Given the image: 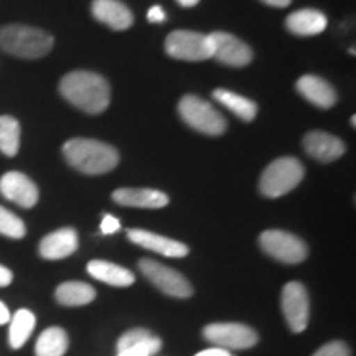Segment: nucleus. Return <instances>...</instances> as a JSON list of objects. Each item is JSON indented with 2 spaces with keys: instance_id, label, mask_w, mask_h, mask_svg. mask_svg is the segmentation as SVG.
Instances as JSON below:
<instances>
[{
  "instance_id": "obj_22",
  "label": "nucleus",
  "mask_w": 356,
  "mask_h": 356,
  "mask_svg": "<svg viewBox=\"0 0 356 356\" xmlns=\"http://www.w3.org/2000/svg\"><path fill=\"white\" fill-rule=\"evenodd\" d=\"M213 97L220 102V104L225 106L226 109H229L231 113H234L239 119L243 121H252L257 114V104L254 101L248 99L241 95H236L233 91H228V89L218 88L213 91Z\"/></svg>"
},
{
  "instance_id": "obj_33",
  "label": "nucleus",
  "mask_w": 356,
  "mask_h": 356,
  "mask_svg": "<svg viewBox=\"0 0 356 356\" xmlns=\"http://www.w3.org/2000/svg\"><path fill=\"white\" fill-rule=\"evenodd\" d=\"M195 356H233V355H231L228 350H222V348H218V346H215V348H208V350L200 351V353H197Z\"/></svg>"
},
{
  "instance_id": "obj_6",
  "label": "nucleus",
  "mask_w": 356,
  "mask_h": 356,
  "mask_svg": "<svg viewBox=\"0 0 356 356\" xmlns=\"http://www.w3.org/2000/svg\"><path fill=\"white\" fill-rule=\"evenodd\" d=\"M261 248L266 254L284 264H299L309 254V248L296 234L282 229H267L259 238Z\"/></svg>"
},
{
  "instance_id": "obj_28",
  "label": "nucleus",
  "mask_w": 356,
  "mask_h": 356,
  "mask_svg": "<svg viewBox=\"0 0 356 356\" xmlns=\"http://www.w3.org/2000/svg\"><path fill=\"white\" fill-rule=\"evenodd\" d=\"M150 337H152V333H150L149 330H145V328H132V330L126 332L118 340V353L131 348V346H134V345H139L140 341H144Z\"/></svg>"
},
{
  "instance_id": "obj_35",
  "label": "nucleus",
  "mask_w": 356,
  "mask_h": 356,
  "mask_svg": "<svg viewBox=\"0 0 356 356\" xmlns=\"http://www.w3.org/2000/svg\"><path fill=\"white\" fill-rule=\"evenodd\" d=\"M261 2H264L266 6H270L275 8H284V7L291 6L292 0H261Z\"/></svg>"
},
{
  "instance_id": "obj_20",
  "label": "nucleus",
  "mask_w": 356,
  "mask_h": 356,
  "mask_svg": "<svg viewBox=\"0 0 356 356\" xmlns=\"http://www.w3.org/2000/svg\"><path fill=\"white\" fill-rule=\"evenodd\" d=\"M88 273L101 282L109 284L113 287H129L132 286L136 275L126 267L114 264V262L95 259L88 264Z\"/></svg>"
},
{
  "instance_id": "obj_25",
  "label": "nucleus",
  "mask_w": 356,
  "mask_h": 356,
  "mask_svg": "<svg viewBox=\"0 0 356 356\" xmlns=\"http://www.w3.org/2000/svg\"><path fill=\"white\" fill-rule=\"evenodd\" d=\"M20 149V124L12 115H0V152L15 157Z\"/></svg>"
},
{
  "instance_id": "obj_3",
  "label": "nucleus",
  "mask_w": 356,
  "mask_h": 356,
  "mask_svg": "<svg viewBox=\"0 0 356 356\" xmlns=\"http://www.w3.org/2000/svg\"><path fill=\"white\" fill-rule=\"evenodd\" d=\"M53 44L51 35L37 26L12 24L0 29V48L12 56L37 60L47 56Z\"/></svg>"
},
{
  "instance_id": "obj_5",
  "label": "nucleus",
  "mask_w": 356,
  "mask_h": 356,
  "mask_svg": "<svg viewBox=\"0 0 356 356\" xmlns=\"http://www.w3.org/2000/svg\"><path fill=\"white\" fill-rule=\"evenodd\" d=\"M178 114L186 126L202 134L220 136L226 131V119L210 102L195 95L181 97V101L178 102Z\"/></svg>"
},
{
  "instance_id": "obj_11",
  "label": "nucleus",
  "mask_w": 356,
  "mask_h": 356,
  "mask_svg": "<svg viewBox=\"0 0 356 356\" xmlns=\"http://www.w3.org/2000/svg\"><path fill=\"white\" fill-rule=\"evenodd\" d=\"M211 43V58L222 65L241 68L252 61V50L243 40L226 32H213L208 35Z\"/></svg>"
},
{
  "instance_id": "obj_34",
  "label": "nucleus",
  "mask_w": 356,
  "mask_h": 356,
  "mask_svg": "<svg viewBox=\"0 0 356 356\" xmlns=\"http://www.w3.org/2000/svg\"><path fill=\"white\" fill-rule=\"evenodd\" d=\"M10 310H8V307L3 304V302H0V325H6L10 322Z\"/></svg>"
},
{
  "instance_id": "obj_14",
  "label": "nucleus",
  "mask_w": 356,
  "mask_h": 356,
  "mask_svg": "<svg viewBox=\"0 0 356 356\" xmlns=\"http://www.w3.org/2000/svg\"><path fill=\"white\" fill-rule=\"evenodd\" d=\"M78 249V233L73 228H61L47 234L40 241V256L47 261H60Z\"/></svg>"
},
{
  "instance_id": "obj_4",
  "label": "nucleus",
  "mask_w": 356,
  "mask_h": 356,
  "mask_svg": "<svg viewBox=\"0 0 356 356\" xmlns=\"http://www.w3.org/2000/svg\"><path fill=\"white\" fill-rule=\"evenodd\" d=\"M305 175V168L296 157H282L266 167L259 180L261 193L267 198H279L292 191Z\"/></svg>"
},
{
  "instance_id": "obj_1",
  "label": "nucleus",
  "mask_w": 356,
  "mask_h": 356,
  "mask_svg": "<svg viewBox=\"0 0 356 356\" xmlns=\"http://www.w3.org/2000/svg\"><path fill=\"white\" fill-rule=\"evenodd\" d=\"M60 92L86 114H101L108 109L111 101L109 83L92 71H71L65 74L60 81Z\"/></svg>"
},
{
  "instance_id": "obj_7",
  "label": "nucleus",
  "mask_w": 356,
  "mask_h": 356,
  "mask_svg": "<svg viewBox=\"0 0 356 356\" xmlns=\"http://www.w3.org/2000/svg\"><path fill=\"white\" fill-rule=\"evenodd\" d=\"M139 269L159 291L167 293V296L177 297V299H188L193 296V287L185 275L177 273L172 267L163 266L152 259H140Z\"/></svg>"
},
{
  "instance_id": "obj_12",
  "label": "nucleus",
  "mask_w": 356,
  "mask_h": 356,
  "mask_svg": "<svg viewBox=\"0 0 356 356\" xmlns=\"http://www.w3.org/2000/svg\"><path fill=\"white\" fill-rule=\"evenodd\" d=\"M0 195L22 208H33L38 203V186L22 172H7L0 177Z\"/></svg>"
},
{
  "instance_id": "obj_8",
  "label": "nucleus",
  "mask_w": 356,
  "mask_h": 356,
  "mask_svg": "<svg viewBox=\"0 0 356 356\" xmlns=\"http://www.w3.org/2000/svg\"><path fill=\"white\" fill-rule=\"evenodd\" d=\"M165 51L172 58L181 61L210 60V37L198 32H191V30H175L165 40Z\"/></svg>"
},
{
  "instance_id": "obj_17",
  "label": "nucleus",
  "mask_w": 356,
  "mask_h": 356,
  "mask_svg": "<svg viewBox=\"0 0 356 356\" xmlns=\"http://www.w3.org/2000/svg\"><path fill=\"white\" fill-rule=\"evenodd\" d=\"M299 95L310 104L322 109H330L337 102V92L333 86L323 78L315 74H304L296 84Z\"/></svg>"
},
{
  "instance_id": "obj_23",
  "label": "nucleus",
  "mask_w": 356,
  "mask_h": 356,
  "mask_svg": "<svg viewBox=\"0 0 356 356\" xmlns=\"http://www.w3.org/2000/svg\"><path fill=\"white\" fill-rule=\"evenodd\" d=\"M68 333L60 327H50L38 337L37 345H35V355L63 356L66 353V350H68Z\"/></svg>"
},
{
  "instance_id": "obj_19",
  "label": "nucleus",
  "mask_w": 356,
  "mask_h": 356,
  "mask_svg": "<svg viewBox=\"0 0 356 356\" xmlns=\"http://www.w3.org/2000/svg\"><path fill=\"white\" fill-rule=\"evenodd\" d=\"M327 17L315 8H302L291 13L286 20L287 30L299 37H315L327 29Z\"/></svg>"
},
{
  "instance_id": "obj_15",
  "label": "nucleus",
  "mask_w": 356,
  "mask_h": 356,
  "mask_svg": "<svg viewBox=\"0 0 356 356\" xmlns=\"http://www.w3.org/2000/svg\"><path fill=\"white\" fill-rule=\"evenodd\" d=\"M305 152L318 162H335L345 154V144L338 137L322 131H312L304 137Z\"/></svg>"
},
{
  "instance_id": "obj_36",
  "label": "nucleus",
  "mask_w": 356,
  "mask_h": 356,
  "mask_svg": "<svg viewBox=\"0 0 356 356\" xmlns=\"http://www.w3.org/2000/svg\"><path fill=\"white\" fill-rule=\"evenodd\" d=\"M177 2L180 3L181 7L190 8V7H195V6H197V3L200 2V0H177Z\"/></svg>"
},
{
  "instance_id": "obj_32",
  "label": "nucleus",
  "mask_w": 356,
  "mask_h": 356,
  "mask_svg": "<svg viewBox=\"0 0 356 356\" xmlns=\"http://www.w3.org/2000/svg\"><path fill=\"white\" fill-rule=\"evenodd\" d=\"M13 280V274L10 269H7L6 266L0 264V287H7L10 286Z\"/></svg>"
},
{
  "instance_id": "obj_27",
  "label": "nucleus",
  "mask_w": 356,
  "mask_h": 356,
  "mask_svg": "<svg viewBox=\"0 0 356 356\" xmlns=\"http://www.w3.org/2000/svg\"><path fill=\"white\" fill-rule=\"evenodd\" d=\"M160 348H162V340L152 335L147 338V340L140 341L139 345H134L131 348L121 351V353H118V356H154L159 353Z\"/></svg>"
},
{
  "instance_id": "obj_2",
  "label": "nucleus",
  "mask_w": 356,
  "mask_h": 356,
  "mask_svg": "<svg viewBox=\"0 0 356 356\" xmlns=\"http://www.w3.org/2000/svg\"><path fill=\"white\" fill-rule=\"evenodd\" d=\"M66 162L78 172L101 175L114 170L119 163V152L113 145L96 139H70L63 145Z\"/></svg>"
},
{
  "instance_id": "obj_29",
  "label": "nucleus",
  "mask_w": 356,
  "mask_h": 356,
  "mask_svg": "<svg viewBox=\"0 0 356 356\" xmlns=\"http://www.w3.org/2000/svg\"><path fill=\"white\" fill-rule=\"evenodd\" d=\"M314 356H350V348L343 341H330L315 351Z\"/></svg>"
},
{
  "instance_id": "obj_16",
  "label": "nucleus",
  "mask_w": 356,
  "mask_h": 356,
  "mask_svg": "<svg viewBox=\"0 0 356 356\" xmlns=\"http://www.w3.org/2000/svg\"><path fill=\"white\" fill-rule=\"evenodd\" d=\"M91 12L97 22L118 32L131 29L134 24L132 12L121 0H92Z\"/></svg>"
},
{
  "instance_id": "obj_18",
  "label": "nucleus",
  "mask_w": 356,
  "mask_h": 356,
  "mask_svg": "<svg viewBox=\"0 0 356 356\" xmlns=\"http://www.w3.org/2000/svg\"><path fill=\"white\" fill-rule=\"evenodd\" d=\"M113 200L122 207L147 208V210H159L168 204L167 195L152 188H119L113 193Z\"/></svg>"
},
{
  "instance_id": "obj_24",
  "label": "nucleus",
  "mask_w": 356,
  "mask_h": 356,
  "mask_svg": "<svg viewBox=\"0 0 356 356\" xmlns=\"http://www.w3.org/2000/svg\"><path fill=\"white\" fill-rule=\"evenodd\" d=\"M37 318L30 310L20 309L10 317V330H8V343L13 350H19L26 343L30 335L33 333Z\"/></svg>"
},
{
  "instance_id": "obj_31",
  "label": "nucleus",
  "mask_w": 356,
  "mask_h": 356,
  "mask_svg": "<svg viewBox=\"0 0 356 356\" xmlns=\"http://www.w3.org/2000/svg\"><path fill=\"white\" fill-rule=\"evenodd\" d=\"M165 19L167 13L163 12V8L160 6L150 7V10L147 12V20H149L150 24H162V22H165Z\"/></svg>"
},
{
  "instance_id": "obj_9",
  "label": "nucleus",
  "mask_w": 356,
  "mask_h": 356,
  "mask_svg": "<svg viewBox=\"0 0 356 356\" xmlns=\"http://www.w3.org/2000/svg\"><path fill=\"white\" fill-rule=\"evenodd\" d=\"M203 337L222 350H246L257 343L259 337L251 327L243 323H211L203 328Z\"/></svg>"
},
{
  "instance_id": "obj_21",
  "label": "nucleus",
  "mask_w": 356,
  "mask_h": 356,
  "mask_svg": "<svg viewBox=\"0 0 356 356\" xmlns=\"http://www.w3.org/2000/svg\"><path fill=\"white\" fill-rule=\"evenodd\" d=\"M55 297L58 304L65 307H81L91 304L96 299V291L86 282L71 280V282H63L58 286Z\"/></svg>"
},
{
  "instance_id": "obj_10",
  "label": "nucleus",
  "mask_w": 356,
  "mask_h": 356,
  "mask_svg": "<svg viewBox=\"0 0 356 356\" xmlns=\"http://www.w3.org/2000/svg\"><path fill=\"white\" fill-rule=\"evenodd\" d=\"M280 305H282V314L291 330L293 333L304 332L310 317L309 293L304 284L289 282L287 286H284Z\"/></svg>"
},
{
  "instance_id": "obj_30",
  "label": "nucleus",
  "mask_w": 356,
  "mask_h": 356,
  "mask_svg": "<svg viewBox=\"0 0 356 356\" xmlns=\"http://www.w3.org/2000/svg\"><path fill=\"white\" fill-rule=\"evenodd\" d=\"M121 229V222L113 215H104L101 222V233L102 234H114Z\"/></svg>"
},
{
  "instance_id": "obj_13",
  "label": "nucleus",
  "mask_w": 356,
  "mask_h": 356,
  "mask_svg": "<svg viewBox=\"0 0 356 356\" xmlns=\"http://www.w3.org/2000/svg\"><path fill=\"white\" fill-rule=\"evenodd\" d=\"M129 239L137 246H142L150 251L159 252V254L167 256V257H185L188 254V246L175 239L165 238V236H160L152 231L145 229H129L127 231Z\"/></svg>"
},
{
  "instance_id": "obj_26",
  "label": "nucleus",
  "mask_w": 356,
  "mask_h": 356,
  "mask_svg": "<svg viewBox=\"0 0 356 356\" xmlns=\"http://www.w3.org/2000/svg\"><path fill=\"white\" fill-rule=\"evenodd\" d=\"M0 234L12 239H22L26 234L25 222L2 204H0Z\"/></svg>"
}]
</instances>
